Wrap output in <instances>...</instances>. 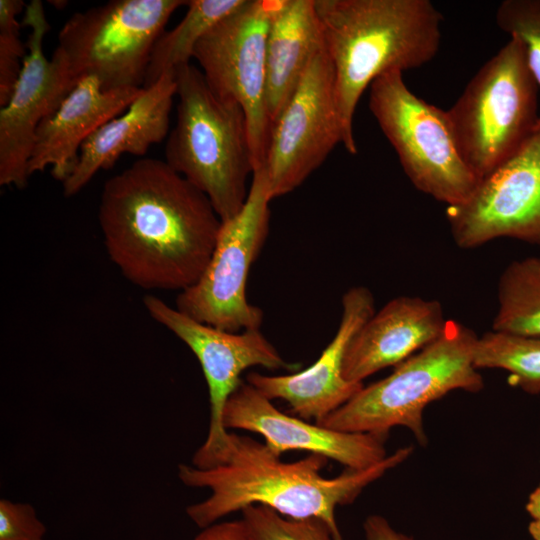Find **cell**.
<instances>
[{
  "instance_id": "obj_1",
  "label": "cell",
  "mask_w": 540,
  "mask_h": 540,
  "mask_svg": "<svg viewBox=\"0 0 540 540\" xmlns=\"http://www.w3.org/2000/svg\"><path fill=\"white\" fill-rule=\"evenodd\" d=\"M98 221L110 260L130 283L180 291L201 277L222 224L201 190L154 158L106 180Z\"/></svg>"
},
{
  "instance_id": "obj_2",
  "label": "cell",
  "mask_w": 540,
  "mask_h": 540,
  "mask_svg": "<svg viewBox=\"0 0 540 540\" xmlns=\"http://www.w3.org/2000/svg\"><path fill=\"white\" fill-rule=\"evenodd\" d=\"M413 453L412 446L397 449L381 462L365 469L345 470L327 478L321 470L328 459L309 456L283 462L265 443L231 433L224 461L208 469L180 464V481L192 488H206L209 496L187 507L191 521L205 528L220 519L252 505H263L293 519L318 518L339 532L335 511L351 504L371 483L398 466Z\"/></svg>"
},
{
  "instance_id": "obj_3",
  "label": "cell",
  "mask_w": 540,
  "mask_h": 540,
  "mask_svg": "<svg viewBox=\"0 0 540 540\" xmlns=\"http://www.w3.org/2000/svg\"><path fill=\"white\" fill-rule=\"evenodd\" d=\"M335 74L342 145L357 153L353 117L367 87L391 71L419 68L441 44V13L429 0H315Z\"/></svg>"
},
{
  "instance_id": "obj_4",
  "label": "cell",
  "mask_w": 540,
  "mask_h": 540,
  "mask_svg": "<svg viewBox=\"0 0 540 540\" xmlns=\"http://www.w3.org/2000/svg\"><path fill=\"white\" fill-rule=\"evenodd\" d=\"M178 97L165 162L211 201L221 221L244 206L253 174L246 118L237 104L217 98L191 63L175 69Z\"/></svg>"
},
{
  "instance_id": "obj_5",
  "label": "cell",
  "mask_w": 540,
  "mask_h": 540,
  "mask_svg": "<svg viewBox=\"0 0 540 540\" xmlns=\"http://www.w3.org/2000/svg\"><path fill=\"white\" fill-rule=\"evenodd\" d=\"M478 336L464 324L447 320L442 335L402 363L387 377L357 392L317 424L342 432L388 435L408 428L427 444L423 412L454 390L477 393L484 381L474 364Z\"/></svg>"
},
{
  "instance_id": "obj_6",
  "label": "cell",
  "mask_w": 540,
  "mask_h": 540,
  "mask_svg": "<svg viewBox=\"0 0 540 540\" xmlns=\"http://www.w3.org/2000/svg\"><path fill=\"white\" fill-rule=\"evenodd\" d=\"M539 91L521 42L510 37L446 110L461 157L479 180L534 134Z\"/></svg>"
},
{
  "instance_id": "obj_7",
  "label": "cell",
  "mask_w": 540,
  "mask_h": 540,
  "mask_svg": "<svg viewBox=\"0 0 540 540\" xmlns=\"http://www.w3.org/2000/svg\"><path fill=\"white\" fill-rule=\"evenodd\" d=\"M183 0H112L74 13L56 56L72 80L94 76L105 90L143 88L154 44Z\"/></svg>"
},
{
  "instance_id": "obj_8",
  "label": "cell",
  "mask_w": 540,
  "mask_h": 540,
  "mask_svg": "<svg viewBox=\"0 0 540 540\" xmlns=\"http://www.w3.org/2000/svg\"><path fill=\"white\" fill-rule=\"evenodd\" d=\"M402 72L370 85L369 109L416 189L447 206L466 200L479 178L458 150L447 111L415 95Z\"/></svg>"
},
{
  "instance_id": "obj_9",
  "label": "cell",
  "mask_w": 540,
  "mask_h": 540,
  "mask_svg": "<svg viewBox=\"0 0 540 540\" xmlns=\"http://www.w3.org/2000/svg\"><path fill=\"white\" fill-rule=\"evenodd\" d=\"M272 200L264 166L255 169L242 209L223 221L212 256L198 281L180 291L176 308L228 331L260 329L263 310L246 296L248 274L269 234Z\"/></svg>"
},
{
  "instance_id": "obj_10",
  "label": "cell",
  "mask_w": 540,
  "mask_h": 540,
  "mask_svg": "<svg viewBox=\"0 0 540 540\" xmlns=\"http://www.w3.org/2000/svg\"><path fill=\"white\" fill-rule=\"evenodd\" d=\"M273 6L274 0H244L204 34L193 56L213 94L242 108L254 170L265 164L271 131L266 41Z\"/></svg>"
},
{
  "instance_id": "obj_11",
  "label": "cell",
  "mask_w": 540,
  "mask_h": 540,
  "mask_svg": "<svg viewBox=\"0 0 540 540\" xmlns=\"http://www.w3.org/2000/svg\"><path fill=\"white\" fill-rule=\"evenodd\" d=\"M144 306L155 321L182 340L198 359L207 382L210 422L207 437L192 459V465L208 469L220 465L231 443L223 414L242 373L251 367L293 370L260 329L228 332L201 323L154 295H146Z\"/></svg>"
},
{
  "instance_id": "obj_12",
  "label": "cell",
  "mask_w": 540,
  "mask_h": 540,
  "mask_svg": "<svg viewBox=\"0 0 540 540\" xmlns=\"http://www.w3.org/2000/svg\"><path fill=\"white\" fill-rule=\"evenodd\" d=\"M342 141L334 68L324 46L271 127L264 164L271 198L300 186Z\"/></svg>"
},
{
  "instance_id": "obj_13",
  "label": "cell",
  "mask_w": 540,
  "mask_h": 540,
  "mask_svg": "<svg viewBox=\"0 0 540 540\" xmlns=\"http://www.w3.org/2000/svg\"><path fill=\"white\" fill-rule=\"evenodd\" d=\"M456 245L473 249L498 238L540 246V126L471 195L446 210Z\"/></svg>"
},
{
  "instance_id": "obj_14",
  "label": "cell",
  "mask_w": 540,
  "mask_h": 540,
  "mask_svg": "<svg viewBox=\"0 0 540 540\" xmlns=\"http://www.w3.org/2000/svg\"><path fill=\"white\" fill-rule=\"evenodd\" d=\"M23 24L30 28L27 54L11 97L0 109V185L19 189L30 177L28 162L39 124L76 85L58 56L49 60L44 55L50 25L40 0L25 6Z\"/></svg>"
},
{
  "instance_id": "obj_15",
  "label": "cell",
  "mask_w": 540,
  "mask_h": 540,
  "mask_svg": "<svg viewBox=\"0 0 540 540\" xmlns=\"http://www.w3.org/2000/svg\"><path fill=\"white\" fill-rule=\"evenodd\" d=\"M224 427L262 435L277 456L290 450L307 451L334 460L349 469L371 467L388 455V435L342 432L312 424L280 411L270 399L246 381L230 396L223 414Z\"/></svg>"
},
{
  "instance_id": "obj_16",
  "label": "cell",
  "mask_w": 540,
  "mask_h": 540,
  "mask_svg": "<svg viewBox=\"0 0 540 540\" xmlns=\"http://www.w3.org/2000/svg\"><path fill=\"white\" fill-rule=\"evenodd\" d=\"M341 304L336 334L312 365L288 375L251 372L246 382L271 401H286L293 414L304 420L314 419L315 423L348 402L364 385L344 378L346 349L360 327L375 313V300L367 287L354 286L343 294Z\"/></svg>"
},
{
  "instance_id": "obj_17",
  "label": "cell",
  "mask_w": 540,
  "mask_h": 540,
  "mask_svg": "<svg viewBox=\"0 0 540 540\" xmlns=\"http://www.w3.org/2000/svg\"><path fill=\"white\" fill-rule=\"evenodd\" d=\"M446 323L437 300L399 296L388 301L349 342L343 363L344 378L363 383L372 374L397 366L437 340Z\"/></svg>"
},
{
  "instance_id": "obj_18",
  "label": "cell",
  "mask_w": 540,
  "mask_h": 540,
  "mask_svg": "<svg viewBox=\"0 0 540 540\" xmlns=\"http://www.w3.org/2000/svg\"><path fill=\"white\" fill-rule=\"evenodd\" d=\"M144 88L105 90L94 76L78 80L60 106L38 126L28 174L51 167L62 183L73 171L82 144L107 121L122 114Z\"/></svg>"
},
{
  "instance_id": "obj_19",
  "label": "cell",
  "mask_w": 540,
  "mask_h": 540,
  "mask_svg": "<svg viewBox=\"0 0 540 540\" xmlns=\"http://www.w3.org/2000/svg\"><path fill=\"white\" fill-rule=\"evenodd\" d=\"M177 84L175 71L164 73L120 115L107 121L82 144L76 165L62 183L66 197L82 190L100 170L123 154L144 156L168 134Z\"/></svg>"
},
{
  "instance_id": "obj_20",
  "label": "cell",
  "mask_w": 540,
  "mask_h": 540,
  "mask_svg": "<svg viewBox=\"0 0 540 540\" xmlns=\"http://www.w3.org/2000/svg\"><path fill=\"white\" fill-rule=\"evenodd\" d=\"M324 46L315 0H274L266 41V106L271 127Z\"/></svg>"
},
{
  "instance_id": "obj_21",
  "label": "cell",
  "mask_w": 540,
  "mask_h": 540,
  "mask_svg": "<svg viewBox=\"0 0 540 540\" xmlns=\"http://www.w3.org/2000/svg\"><path fill=\"white\" fill-rule=\"evenodd\" d=\"M244 0H189L187 11L170 31H164L151 52L144 89L168 71L189 64L197 43L220 19L236 10Z\"/></svg>"
},
{
  "instance_id": "obj_22",
  "label": "cell",
  "mask_w": 540,
  "mask_h": 540,
  "mask_svg": "<svg viewBox=\"0 0 540 540\" xmlns=\"http://www.w3.org/2000/svg\"><path fill=\"white\" fill-rule=\"evenodd\" d=\"M492 330L540 337V258L511 262L498 283Z\"/></svg>"
},
{
  "instance_id": "obj_23",
  "label": "cell",
  "mask_w": 540,
  "mask_h": 540,
  "mask_svg": "<svg viewBox=\"0 0 540 540\" xmlns=\"http://www.w3.org/2000/svg\"><path fill=\"white\" fill-rule=\"evenodd\" d=\"M474 364L509 372V381L531 394L540 393V337L488 331L478 337Z\"/></svg>"
},
{
  "instance_id": "obj_24",
  "label": "cell",
  "mask_w": 540,
  "mask_h": 540,
  "mask_svg": "<svg viewBox=\"0 0 540 540\" xmlns=\"http://www.w3.org/2000/svg\"><path fill=\"white\" fill-rule=\"evenodd\" d=\"M241 514L254 540H338L318 518L293 519L263 505L248 506Z\"/></svg>"
},
{
  "instance_id": "obj_25",
  "label": "cell",
  "mask_w": 540,
  "mask_h": 540,
  "mask_svg": "<svg viewBox=\"0 0 540 540\" xmlns=\"http://www.w3.org/2000/svg\"><path fill=\"white\" fill-rule=\"evenodd\" d=\"M496 23L521 42L527 65L540 90V0L502 1L496 11Z\"/></svg>"
},
{
  "instance_id": "obj_26",
  "label": "cell",
  "mask_w": 540,
  "mask_h": 540,
  "mask_svg": "<svg viewBox=\"0 0 540 540\" xmlns=\"http://www.w3.org/2000/svg\"><path fill=\"white\" fill-rule=\"evenodd\" d=\"M24 6L22 0H0V107L9 101L26 56L17 20Z\"/></svg>"
},
{
  "instance_id": "obj_27",
  "label": "cell",
  "mask_w": 540,
  "mask_h": 540,
  "mask_svg": "<svg viewBox=\"0 0 540 540\" xmlns=\"http://www.w3.org/2000/svg\"><path fill=\"white\" fill-rule=\"evenodd\" d=\"M46 532L32 505L0 500V540H45Z\"/></svg>"
},
{
  "instance_id": "obj_28",
  "label": "cell",
  "mask_w": 540,
  "mask_h": 540,
  "mask_svg": "<svg viewBox=\"0 0 540 540\" xmlns=\"http://www.w3.org/2000/svg\"><path fill=\"white\" fill-rule=\"evenodd\" d=\"M193 540H254L243 519L222 521L202 528Z\"/></svg>"
},
{
  "instance_id": "obj_29",
  "label": "cell",
  "mask_w": 540,
  "mask_h": 540,
  "mask_svg": "<svg viewBox=\"0 0 540 540\" xmlns=\"http://www.w3.org/2000/svg\"><path fill=\"white\" fill-rule=\"evenodd\" d=\"M363 531L365 540H414L397 531L385 517L377 514L365 519Z\"/></svg>"
},
{
  "instance_id": "obj_30",
  "label": "cell",
  "mask_w": 540,
  "mask_h": 540,
  "mask_svg": "<svg viewBox=\"0 0 540 540\" xmlns=\"http://www.w3.org/2000/svg\"><path fill=\"white\" fill-rule=\"evenodd\" d=\"M526 510L533 520H540V485L530 494Z\"/></svg>"
},
{
  "instance_id": "obj_31",
  "label": "cell",
  "mask_w": 540,
  "mask_h": 540,
  "mask_svg": "<svg viewBox=\"0 0 540 540\" xmlns=\"http://www.w3.org/2000/svg\"><path fill=\"white\" fill-rule=\"evenodd\" d=\"M528 531L534 540H540V520L531 521Z\"/></svg>"
}]
</instances>
